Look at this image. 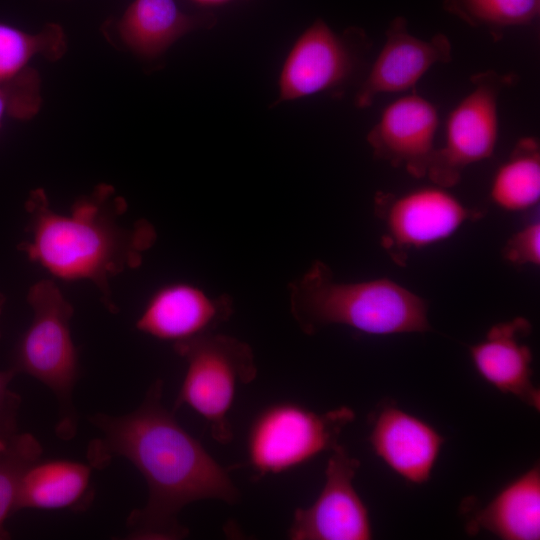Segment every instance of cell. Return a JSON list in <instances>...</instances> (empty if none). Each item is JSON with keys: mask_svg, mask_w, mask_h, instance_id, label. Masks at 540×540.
Returning <instances> with one entry per match:
<instances>
[{"mask_svg": "<svg viewBox=\"0 0 540 540\" xmlns=\"http://www.w3.org/2000/svg\"><path fill=\"white\" fill-rule=\"evenodd\" d=\"M163 382L151 384L138 408L113 416H89L100 436L90 441L86 458L94 469L115 458L129 461L144 477L148 500L126 520L127 538L177 540L189 533L178 518L188 504L217 499L228 504L240 493L222 467L162 404Z\"/></svg>", "mask_w": 540, "mask_h": 540, "instance_id": "6da1fadb", "label": "cell"}, {"mask_svg": "<svg viewBox=\"0 0 540 540\" xmlns=\"http://www.w3.org/2000/svg\"><path fill=\"white\" fill-rule=\"evenodd\" d=\"M25 210L29 238L20 250L58 279L92 282L109 308L110 280L137 268L157 238L150 222L126 220V200L106 183L78 197L68 213L55 211L45 190L36 188Z\"/></svg>", "mask_w": 540, "mask_h": 540, "instance_id": "7a4b0ae2", "label": "cell"}, {"mask_svg": "<svg viewBox=\"0 0 540 540\" xmlns=\"http://www.w3.org/2000/svg\"><path fill=\"white\" fill-rule=\"evenodd\" d=\"M288 290L293 318L308 335L333 324L369 335L431 329L427 302L387 278L338 282L327 264L315 261Z\"/></svg>", "mask_w": 540, "mask_h": 540, "instance_id": "3957f363", "label": "cell"}, {"mask_svg": "<svg viewBox=\"0 0 540 540\" xmlns=\"http://www.w3.org/2000/svg\"><path fill=\"white\" fill-rule=\"evenodd\" d=\"M27 302L32 320L14 347L10 367L49 388L59 409L55 433L62 440H71L78 427L73 392L79 360L70 327L74 309L51 279L34 283L28 290Z\"/></svg>", "mask_w": 540, "mask_h": 540, "instance_id": "277c9868", "label": "cell"}, {"mask_svg": "<svg viewBox=\"0 0 540 540\" xmlns=\"http://www.w3.org/2000/svg\"><path fill=\"white\" fill-rule=\"evenodd\" d=\"M173 348L186 363L175 409L188 406L206 420L215 441L231 442L228 415L237 389L257 376L252 348L235 337L213 332L173 343Z\"/></svg>", "mask_w": 540, "mask_h": 540, "instance_id": "5b68a950", "label": "cell"}, {"mask_svg": "<svg viewBox=\"0 0 540 540\" xmlns=\"http://www.w3.org/2000/svg\"><path fill=\"white\" fill-rule=\"evenodd\" d=\"M354 418V411L346 406L316 413L292 402L270 405L249 428L248 463L260 477L296 468L333 450Z\"/></svg>", "mask_w": 540, "mask_h": 540, "instance_id": "8992f818", "label": "cell"}, {"mask_svg": "<svg viewBox=\"0 0 540 540\" xmlns=\"http://www.w3.org/2000/svg\"><path fill=\"white\" fill-rule=\"evenodd\" d=\"M517 79L515 74L492 69L472 75L473 88L450 112L444 144L436 148L430 162L426 176L434 184L453 187L468 166L493 155L499 135V96Z\"/></svg>", "mask_w": 540, "mask_h": 540, "instance_id": "52a82bcc", "label": "cell"}, {"mask_svg": "<svg viewBox=\"0 0 540 540\" xmlns=\"http://www.w3.org/2000/svg\"><path fill=\"white\" fill-rule=\"evenodd\" d=\"M370 46L362 29L339 34L324 20H315L284 60L277 103L342 89L359 70Z\"/></svg>", "mask_w": 540, "mask_h": 540, "instance_id": "ba28073f", "label": "cell"}, {"mask_svg": "<svg viewBox=\"0 0 540 540\" xmlns=\"http://www.w3.org/2000/svg\"><path fill=\"white\" fill-rule=\"evenodd\" d=\"M374 207L384 225L382 246L399 265L405 263L409 251L449 238L466 221L482 214L436 184L400 195L378 192Z\"/></svg>", "mask_w": 540, "mask_h": 540, "instance_id": "9c48e42d", "label": "cell"}, {"mask_svg": "<svg viewBox=\"0 0 540 540\" xmlns=\"http://www.w3.org/2000/svg\"><path fill=\"white\" fill-rule=\"evenodd\" d=\"M360 462L339 444L331 450L325 483L307 508H297L288 530L291 540H368L372 527L365 503L353 485Z\"/></svg>", "mask_w": 540, "mask_h": 540, "instance_id": "30bf717a", "label": "cell"}, {"mask_svg": "<svg viewBox=\"0 0 540 540\" xmlns=\"http://www.w3.org/2000/svg\"><path fill=\"white\" fill-rule=\"evenodd\" d=\"M452 60L449 38L437 33L428 40L410 33L403 16L393 18L385 42L354 97L359 109L369 108L382 94L413 89L435 64Z\"/></svg>", "mask_w": 540, "mask_h": 540, "instance_id": "8fae6325", "label": "cell"}, {"mask_svg": "<svg viewBox=\"0 0 540 540\" xmlns=\"http://www.w3.org/2000/svg\"><path fill=\"white\" fill-rule=\"evenodd\" d=\"M437 108L428 99L407 94L391 102L367 134L375 158L422 178L435 153Z\"/></svg>", "mask_w": 540, "mask_h": 540, "instance_id": "7c38bea8", "label": "cell"}, {"mask_svg": "<svg viewBox=\"0 0 540 540\" xmlns=\"http://www.w3.org/2000/svg\"><path fill=\"white\" fill-rule=\"evenodd\" d=\"M232 312L233 302L228 295L213 297L195 285L172 283L153 293L136 328L176 343L213 332Z\"/></svg>", "mask_w": 540, "mask_h": 540, "instance_id": "4fadbf2b", "label": "cell"}, {"mask_svg": "<svg viewBox=\"0 0 540 540\" xmlns=\"http://www.w3.org/2000/svg\"><path fill=\"white\" fill-rule=\"evenodd\" d=\"M369 441L375 454L408 482L430 479L444 438L430 424L393 405L373 417Z\"/></svg>", "mask_w": 540, "mask_h": 540, "instance_id": "5bb4252c", "label": "cell"}, {"mask_svg": "<svg viewBox=\"0 0 540 540\" xmlns=\"http://www.w3.org/2000/svg\"><path fill=\"white\" fill-rule=\"evenodd\" d=\"M530 331L531 324L524 317L501 322L469 351L476 371L486 382L539 411L540 392L532 382V352L520 340Z\"/></svg>", "mask_w": 540, "mask_h": 540, "instance_id": "9a60e30c", "label": "cell"}, {"mask_svg": "<svg viewBox=\"0 0 540 540\" xmlns=\"http://www.w3.org/2000/svg\"><path fill=\"white\" fill-rule=\"evenodd\" d=\"M213 15H190L175 0H133L116 23L120 41L137 56L155 59L187 33L214 24Z\"/></svg>", "mask_w": 540, "mask_h": 540, "instance_id": "2e32d148", "label": "cell"}, {"mask_svg": "<svg viewBox=\"0 0 540 540\" xmlns=\"http://www.w3.org/2000/svg\"><path fill=\"white\" fill-rule=\"evenodd\" d=\"M469 534L486 530L504 540L540 538V466L506 485L469 519Z\"/></svg>", "mask_w": 540, "mask_h": 540, "instance_id": "e0dca14e", "label": "cell"}, {"mask_svg": "<svg viewBox=\"0 0 540 540\" xmlns=\"http://www.w3.org/2000/svg\"><path fill=\"white\" fill-rule=\"evenodd\" d=\"M89 463L38 460L24 474L15 512L22 509H85L93 498Z\"/></svg>", "mask_w": 540, "mask_h": 540, "instance_id": "ac0fdd59", "label": "cell"}, {"mask_svg": "<svg viewBox=\"0 0 540 540\" xmlns=\"http://www.w3.org/2000/svg\"><path fill=\"white\" fill-rule=\"evenodd\" d=\"M493 203L506 211H523L540 199V147L537 139L524 137L497 169L490 187Z\"/></svg>", "mask_w": 540, "mask_h": 540, "instance_id": "d6986e66", "label": "cell"}, {"mask_svg": "<svg viewBox=\"0 0 540 540\" xmlns=\"http://www.w3.org/2000/svg\"><path fill=\"white\" fill-rule=\"evenodd\" d=\"M66 51V35L59 24L48 23L40 31L30 33L0 22V84L15 79L30 68L29 63L34 57L56 61Z\"/></svg>", "mask_w": 540, "mask_h": 540, "instance_id": "ffe728a7", "label": "cell"}, {"mask_svg": "<svg viewBox=\"0 0 540 540\" xmlns=\"http://www.w3.org/2000/svg\"><path fill=\"white\" fill-rule=\"evenodd\" d=\"M442 8L475 28L485 29L497 42L504 32L532 24L540 14V0H443Z\"/></svg>", "mask_w": 540, "mask_h": 540, "instance_id": "44dd1931", "label": "cell"}, {"mask_svg": "<svg viewBox=\"0 0 540 540\" xmlns=\"http://www.w3.org/2000/svg\"><path fill=\"white\" fill-rule=\"evenodd\" d=\"M42 453L38 439L27 432H17L0 445V540L10 538L5 522L15 512L24 474Z\"/></svg>", "mask_w": 540, "mask_h": 540, "instance_id": "7402d4cb", "label": "cell"}, {"mask_svg": "<svg viewBox=\"0 0 540 540\" xmlns=\"http://www.w3.org/2000/svg\"><path fill=\"white\" fill-rule=\"evenodd\" d=\"M41 105L40 75L30 67L15 79L0 84V128L5 118H33Z\"/></svg>", "mask_w": 540, "mask_h": 540, "instance_id": "603a6c76", "label": "cell"}, {"mask_svg": "<svg viewBox=\"0 0 540 540\" xmlns=\"http://www.w3.org/2000/svg\"><path fill=\"white\" fill-rule=\"evenodd\" d=\"M503 257L516 266H539L540 222L534 220L515 232L503 247Z\"/></svg>", "mask_w": 540, "mask_h": 540, "instance_id": "cb8c5ba5", "label": "cell"}, {"mask_svg": "<svg viewBox=\"0 0 540 540\" xmlns=\"http://www.w3.org/2000/svg\"><path fill=\"white\" fill-rule=\"evenodd\" d=\"M16 375L11 367L0 370V445L18 432L21 397L10 389Z\"/></svg>", "mask_w": 540, "mask_h": 540, "instance_id": "d4e9b609", "label": "cell"}, {"mask_svg": "<svg viewBox=\"0 0 540 540\" xmlns=\"http://www.w3.org/2000/svg\"><path fill=\"white\" fill-rule=\"evenodd\" d=\"M192 1L200 5H204V6H215V5L225 4L233 0H192Z\"/></svg>", "mask_w": 540, "mask_h": 540, "instance_id": "484cf974", "label": "cell"}, {"mask_svg": "<svg viewBox=\"0 0 540 540\" xmlns=\"http://www.w3.org/2000/svg\"><path fill=\"white\" fill-rule=\"evenodd\" d=\"M4 303H5V298L2 294H0V315L2 313ZM0 337H1V333H0Z\"/></svg>", "mask_w": 540, "mask_h": 540, "instance_id": "4316f807", "label": "cell"}]
</instances>
